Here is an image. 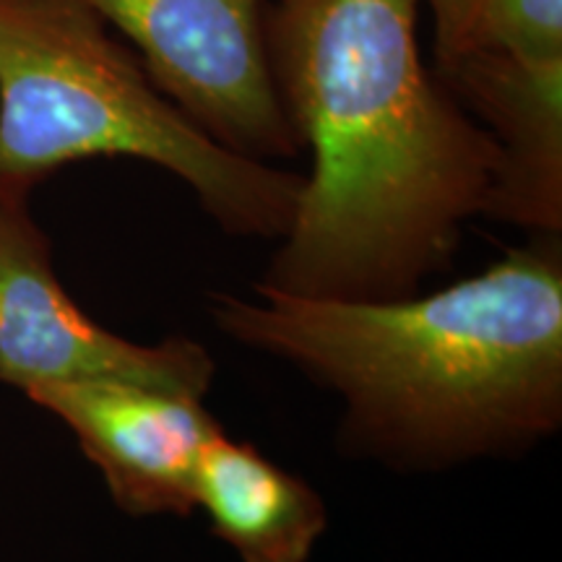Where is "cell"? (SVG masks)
Listing matches in <instances>:
<instances>
[{"mask_svg":"<svg viewBox=\"0 0 562 562\" xmlns=\"http://www.w3.org/2000/svg\"><path fill=\"white\" fill-rule=\"evenodd\" d=\"M419 0H273V79L313 154L263 290L326 300L419 292L451 263L501 175L495 138L427 74Z\"/></svg>","mask_w":562,"mask_h":562,"instance_id":"1","label":"cell"},{"mask_svg":"<svg viewBox=\"0 0 562 562\" xmlns=\"http://www.w3.org/2000/svg\"><path fill=\"white\" fill-rule=\"evenodd\" d=\"M560 235L474 277L389 300L216 294L232 341L294 364L344 402L347 446L404 469L510 453L562 422Z\"/></svg>","mask_w":562,"mask_h":562,"instance_id":"2","label":"cell"},{"mask_svg":"<svg viewBox=\"0 0 562 562\" xmlns=\"http://www.w3.org/2000/svg\"><path fill=\"white\" fill-rule=\"evenodd\" d=\"M97 157L161 167L235 237L281 240L302 188L203 133L79 0H0V193Z\"/></svg>","mask_w":562,"mask_h":562,"instance_id":"3","label":"cell"},{"mask_svg":"<svg viewBox=\"0 0 562 562\" xmlns=\"http://www.w3.org/2000/svg\"><path fill=\"white\" fill-rule=\"evenodd\" d=\"M79 3L136 45L161 94L224 149L258 161L302 149L273 79L269 0Z\"/></svg>","mask_w":562,"mask_h":562,"instance_id":"4","label":"cell"},{"mask_svg":"<svg viewBox=\"0 0 562 562\" xmlns=\"http://www.w3.org/2000/svg\"><path fill=\"white\" fill-rule=\"evenodd\" d=\"M26 193H0V381H131L206 396L214 360L191 339L133 344L110 334L63 290Z\"/></svg>","mask_w":562,"mask_h":562,"instance_id":"5","label":"cell"},{"mask_svg":"<svg viewBox=\"0 0 562 562\" xmlns=\"http://www.w3.org/2000/svg\"><path fill=\"white\" fill-rule=\"evenodd\" d=\"M55 414L131 516H188L201 456L220 422L203 396L131 381L50 383L26 391Z\"/></svg>","mask_w":562,"mask_h":562,"instance_id":"6","label":"cell"},{"mask_svg":"<svg viewBox=\"0 0 562 562\" xmlns=\"http://www.w3.org/2000/svg\"><path fill=\"white\" fill-rule=\"evenodd\" d=\"M440 83L501 149L484 216L562 232V58L480 50L438 58Z\"/></svg>","mask_w":562,"mask_h":562,"instance_id":"7","label":"cell"},{"mask_svg":"<svg viewBox=\"0 0 562 562\" xmlns=\"http://www.w3.org/2000/svg\"><path fill=\"white\" fill-rule=\"evenodd\" d=\"M193 508L240 562H307L328 526L311 484L222 427L201 456Z\"/></svg>","mask_w":562,"mask_h":562,"instance_id":"8","label":"cell"},{"mask_svg":"<svg viewBox=\"0 0 562 562\" xmlns=\"http://www.w3.org/2000/svg\"><path fill=\"white\" fill-rule=\"evenodd\" d=\"M432 13L435 53L505 50L562 58V0H419Z\"/></svg>","mask_w":562,"mask_h":562,"instance_id":"9","label":"cell"}]
</instances>
